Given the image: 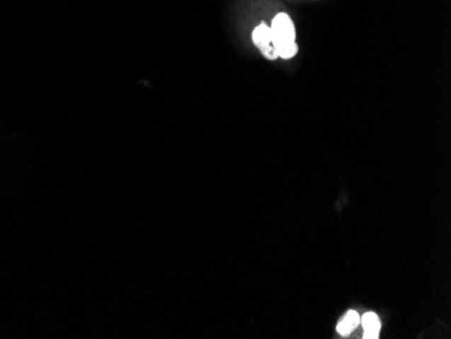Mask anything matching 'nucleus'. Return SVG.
<instances>
[{"mask_svg":"<svg viewBox=\"0 0 451 339\" xmlns=\"http://www.w3.org/2000/svg\"><path fill=\"white\" fill-rule=\"evenodd\" d=\"M364 327V338L376 339L379 337V330H381V322L377 314L375 312H366L362 319L360 321Z\"/></svg>","mask_w":451,"mask_h":339,"instance_id":"nucleus-3","label":"nucleus"},{"mask_svg":"<svg viewBox=\"0 0 451 339\" xmlns=\"http://www.w3.org/2000/svg\"><path fill=\"white\" fill-rule=\"evenodd\" d=\"M270 33L277 57L292 59L297 53V45L295 42V25L288 15L284 13L277 14L272 21Z\"/></svg>","mask_w":451,"mask_h":339,"instance_id":"nucleus-1","label":"nucleus"},{"mask_svg":"<svg viewBox=\"0 0 451 339\" xmlns=\"http://www.w3.org/2000/svg\"><path fill=\"white\" fill-rule=\"evenodd\" d=\"M360 321L361 319H360V315L357 311H348L346 315L339 321V323L336 326L338 334L342 337H348L357 328V326L360 325Z\"/></svg>","mask_w":451,"mask_h":339,"instance_id":"nucleus-4","label":"nucleus"},{"mask_svg":"<svg viewBox=\"0 0 451 339\" xmlns=\"http://www.w3.org/2000/svg\"><path fill=\"white\" fill-rule=\"evenodd\" d=\"M253 42L261 50L262 54L268 59H276L277 54L272 42L270 28L265 23L258 25L253 31Z\"/></svg>","mask_w":451,"mask_h":339,"instance_id":"nucleus-2","label":"nucleus"}]
</instances>
